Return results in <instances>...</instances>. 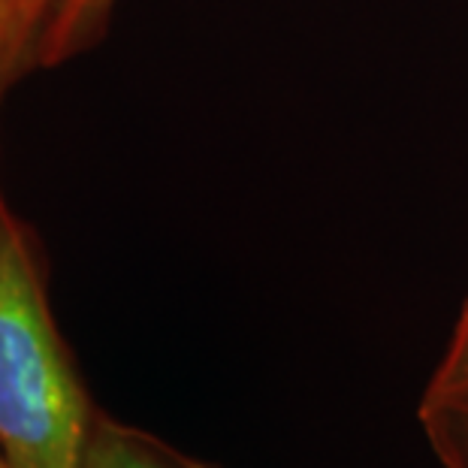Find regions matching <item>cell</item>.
<instances>
[{
	"label": "cell",
	"instance_id": "1",
	"mask_svg": "<svg viewBox=\"0 0 468 468\" xmlns=\"http://www.w3.org/2000/svg\"><path fill=\"white\" fill-rule=\"evenodd\" d=\"M94 414L34 236L0 197V453L9 468H82Z\"/></svg>",
	"mask_w": 468,
	"mask_h": 468
},
{
	"label": "cell",
	"instance_id": "2",
	"mask_svg": "<svg viewBox=\"0 0 468 468\" xmlns=\"http://www.w3.org/2000/svg\"><path fill=\"white\" fill-rule=\"evenodd\" d=\"M82 468H215L203 460H194L164 438L122 423L103 411L94 414L91 432H88Z\"/></svg>",
	"mask_w": 468,
	"mask_h": 468
},
{
	"label": "cell",
	"instance_id": "3",
	"mask_svg": "<svg viewBox=\"0 0 468 468\" xmlns=\"http://www.w3.org/2000/svg\"><path fill=\"white\" fill-rule=\"evenodd\" d=\"M58 0H0V101L18 79L39 69V46Z\"/></svg>",
	"mask_w": 468,
	"mask_h": 468
},
{
	"label": "cell",
	"instance_id": "4",
	"mask_svg": "<svg viewBox=\"0 0 468 468\" xmlns=\"http://www.w3.org/2000/svg\"><path fill=\"white\" fill-rule=\"evenodd\" d=\"M112 9L115 0H58L39 46V69H52L101 43Z\"/></svg>",
	"mask_w": 468,
	"mask_h": 468
},
{
	"label": "cell",
	"instance_id": "5",
	"mask_svg": "<svg viewBox=\"0 0 468 468\" xmlns=\"http://www.w3.org/2000/svg\"><path fill=\"white\" fill-rule=\"evenodd\" d=\"M426 444L441 468H468V393L432 396L423 393L417 405Z\"/></svg>",
	"mask_w": 468,
	"mask_h": 468
},
{
	"label": "cell",
	"instance_id": "6",
	"mask_svg": "<svg viewBox=\"0 0 468 468\" xmlns=\"http://www.w3.org/2000/svg\"><path fill=\"white\" fill-rule=\"evenodd\" d=\"M423 393H432V396H465L468 393V300L460 308L451 342H447L441 360H438Z\"/></svg>",
	"mask_w": 468,
	"mask_h": 468
},
{
	"label": "cell",
	"instance_id": "7",
	"mask_svg": "<svg viewBox=\"0 0 468 468\" xmlns=\"http://www.w3.org/2000/svg\"><path fill=\"white\" fill-rule=\"evenodd\" d=\"M0 468H9V463L4 460V453H0Z\"/></svg>",
	"mask_w": 468,
	"mask_h": 468
}]
</instances>
